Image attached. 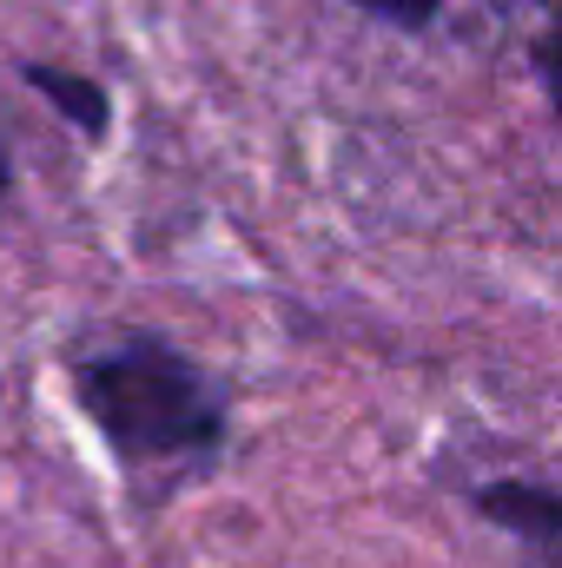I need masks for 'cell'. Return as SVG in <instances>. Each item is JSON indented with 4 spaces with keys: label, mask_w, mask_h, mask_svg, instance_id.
<instances>
[{
    "label": "cell",
    "mask_w": 562,
    "mask_h": 568,
    "mask_svg": "<svg viewBox=\"0 0 562 568\" xmlns=\"http://www.w3.org/2000/svg\"><path fill=\"white\" fill-rule=\"evenodd\" d=\"M13 185H20V172H13V152H7V133H0V219L13 205Z\"/></svg>",
    "instance_id": "obj_6"
},
{
    "label": "cell",
    "mask_w": 562,
    "mask_h": 568,
    "mask_svg": "<svg viewBox=\"0 0 562 568\" xmlns=\"http://www.w3.org/2000/svg\"><path fill=\"white\" fill-rule=\"evenodd\" d=\"M530 67H536V80H543L550 106L562 113V0H556V13L536 27V40H530Z\"/></svg>",
    "instance_id": "obj_5"
},
{
    "label": "cell",
    "mask_w": 562,
    "mask_h": 568,
    "mask_svg": "<svg viewBox=\"0 0 562 568\" xmlns=\"http://www.w3.org/2000/svg\"><path fill=\"white\" fill-rule=\"evenodd\" d=\"M364 20L391 27V33H430L443 20V0H351Z\"/></svg>",
    "instance_id": "obj_4"
},
{
    "label": "cell",
    "mask_w": 562,
    "mask_h": 568,
    "mask_svg": "<svg viewBox=\"0 0 562 568\" xmlns=\"http://www.w3.org/2000/svg\"><path fill=\"white\" fill-rule=\"evenodd\" d=\"M67 390L145 503L212 476L232 443L225 384L165 331H100L67 351Z\"/></svg>",
    "instance_id": "obj_1"
},
{
    "label": "cell",
    "mask_w": 562,
    "mask_h": 568,
    "mask_svg": "<svg viewBox=\"0 0 562 568\" xmlns=\"http://www.w3.org/2000/svg\"><path fill=\"white\" fill-rule=\"evenodd\" d=\"M470 509L510 536L530 568H562V489L543 476H483L470 489Z\"/></svg>",
    "instance_id": "obj_2"
},
{
    "label": "cell",
    "mask_w": 562,
    "mask_h": 568,
    "mask_svg": "<svg viewBox=\"0 0 562 568\" xmlns=\"http://www.w3.org/2000/svg\"><path fill=\"white\" fill-rule=\"evenodd\" d=\"M20 80L47 100V113H53L60 126H73L87 145H100L113 133V93H107L93 73L60 67V60H20Z\"/></svg>",
    "instance_id": "obj_3"
}]
</instances>
